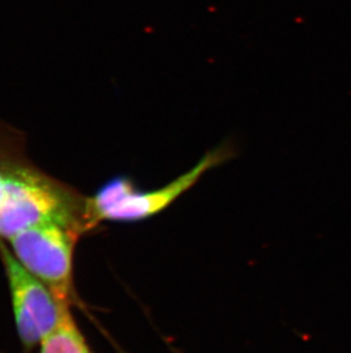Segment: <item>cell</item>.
I'll return each instance as SVG.
<instances>
[{
    "label": "cell",
    "instance_id": "6da1fadb",
    "mask_svg": "<svg viewBox=\"0 0 351 353\" xmlns=\"http://www.w3.org/2000/svg\"><path fill=\"white\" fill-rule=\"evenodd\" d=\"M43 224L83 229L64 189L22 157V135L14 128L7 148L6 179L0 194V236L10 240Z\"/></svg>",
    "mask_w": 351,
    "mask_h": 353
},
{
    "label": "cell",
    "instance_id": "7a4b0ae2",
    "mask_svg": "<svg viewBox=\"0 0 351 353\" xmlns=\"http://www.w3.org/2000/svg\"><path fill=\"white\" fill-rule=\"evenodd\" d=\"M232 143L220 144L208 151L195 166L163 187L153 190L137 189L130 177H113L88 198L83 207L85 228L102 221L140 222L156 216L175 203L179 196L194 187L211 168L234 157Z\"/></svg>",
    "mask_w": 351,
    "mask_h": 353
},
{
    "label": "cell",
    "instance_id": "3957f363",
    "mask_svg": "<svg viewBox=\"0 0 351 353\" xmlns=\"http://www.w3.org/2000/svg\"><path fill=\"white\" fill-rule=\"evenodd\" d=\"M78 230L61 224H43L10 238L12 252L21 265L43 281L69 305L72 286L73 248Z\"/></svg>",
    "mask_w": 351,
    "mask_h": 353
},
{
    "label": "cell",
    "instance_id": "277c9868",
    "mask_svg": "<svg viewBox=\"0 0 351 353\" xmlns=\"http://www.w3.org/2000/svg\"><path fill=\"white\" fill-rule=\"evenodd\" d=\"M0 255L10 283L17 332L25 347H34L60 326L69 305L61 303L43 281L25 270L3 243Z\"/></svg>",
    "mask_w": 351,
    "mask_h": 353
},
{
    "label": "cell",
    "instance_id": "5b68a950",
    "mask_svg": "<svg viewBox=\"0 0 351 353\" xmlns=\"http://www.w3.org/2000/svg\"><path fill=\"white\" fill-rule=\"evenodd\" d=\"M40 353H92L70 310L64 314L60 326L41 341Z\"/></svg>",
    "mask_w": 351,
    "mask_h": 353
}]
</instances>
